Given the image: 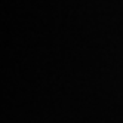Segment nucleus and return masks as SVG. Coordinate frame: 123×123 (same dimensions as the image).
Masks as SVG:
<instances>
[]
</instances>
